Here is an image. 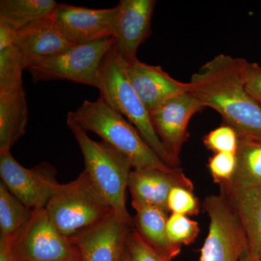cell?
<instances>
[{
    "instance_id": "6da1fadb",
    "label": "cell",
    "mask_w": 261,
    "mask_h": 261,
    "mask_svg": "<svg viewBox=\"0 0 261 261\" xmlns=\"http://www.w3.org/2000/svg\"><path fill=\"white\" fill-rule=\"evenodd\" d=\"M240 60L214 57L192 75L190 92L204 108L217 111L240 138L261 141V106L245 87Z\"/></svg>"
},
{
    "instance_id": "7a4b0ae2",
    "label": "cell",
    "mask_w": 261,
    "mask_h": 261,
    "mask_svg": "<svg viewBox=\"0 0 261 261\" xmlns=\"http://www.w3.org/2000/svg\"><path fill=\"white\" fill-rule=\"evenodd\" d=\"M67 118L75 122L82 129L94 132L102 141L126 155L133 169H156L176 172L161 159L145 142L140 132L126 118L110 107L102 97L97 100H84Z\"/></svg>"
},
{
    "instance_id": "3957f363",
    "label": "cell",
    "mask_w": 261,
    "mask_h": 261,
    "mask_svg": "<svg viewBox=\"0 0 261 261\" xmlns=\"http://www.w3.org/2000/svg\"><path fill=\"white\" fill-rule=\"evenodd\" d=\"M66 122L83 154L84 171L115 214L133 226V218L126 207V190L133 168L129 160L107 142L92 140L87 132L69 118Z\"/></svg>"
},
{
    "instance_id": "277c9868",
    "label": "cell",
    "mask_w": 261,
    "mask_h": 261,
    "mask_svg": "<svg viewBox=\"0 0 261 261\" xmlns=\"http://www.w3.org/2000/svg\"><path fill=\"white\" fill-rule=\"evenodd\" d=\"M97 88L108 106L126 118L161 159L173 167L169 155L154 130L150 113L128 80L125 62L113 47L106 55L99 68Z\"/></svg>"
},
{
    "instance_id": "5b68a950",
    "label": "cell",
    "mask_w": 261,
    "mask_h": 261,
    "mask_svg": "<svg viewBox=\"0 0 261 261\" xmlns=\"http://www.w3.org/2000/svg\"><path fill=\"white\" fill-rule=\"evenodd\" d=\"M55 227L67 238L92 227L113 211L85 171L61 184L45 207Z\"/></svg>"
},
{
    "instance_id": "8992f818",
    "label": "cell",
    "mask_w": 261,
    "mask_h": 261,
    "mask_svg": "<svg viewBox=\"0 0 261 261\" xmlns=\"http://www.w3.org/2000/svg\"><path fill=\"white\" fill-rule=\"evenodd\" d=\"M113 44V37L75 44L25 70L34 82L67 80L97 88L99 68Z\"/></svg>"
},
{
    "instance_id": "52a82bcc",
    "label": "cell",
    "mask_w": 261,
    "mask_h": 261,
    "mask_svg": "<svg viewBox=\"0 0 261 261\" xmlns=\"http://www.w3.org/2000/svg\"><path fill=\"white\" fill-rule=\"evenodd\" d=\"M203 207L210 219L200 261H242L248 244L241 223L224 194L206 197Z\"/></svg>"
},
{
    "instance_id": "ba28073f",
    "label": "cell",
    "mask_w": 261,
    "mask_h": 261,
    "mask_svg": "<svg viewBox=\"0 0 261 261\" xmlns=\"http://www.w3.org/2000/svg\"><path fill=\"white\" fill-rule=\"evenodd\" d=\"M13 251L16 261H81L77 245L55 227L45 208L33 211L13 240Z\"/></svg>"
},
{
    "instance_id": "9c48e42d",
    "label": "cell",
    "mask_w": 261,
    "mask_h": 261,
    "mask_svg": "<svg viewBox=\"0 0 261 261\" xmlns=\"http://www.w3.org/2000/svg\"><path fill=\"white\" fill-rule=\"evenodd\" d=\"M0 177L7 189L32 210L45 208L61 185L55 166L42 162L32 168L23 167L10 150L0 152Z\"/></svg>"
},
{
    "instance_id": "30bf717a",
    "label": "cell",
    "mask_w": 261,
    "mask_h": 261,
    "mask_svg": "<svg viewBox=\"0 0 261 261\" xmlns=\"http://www.w3.org/2000/svg\"><path fill=\"white\" fill-rule=\"evenodd\" d=\"M204 108L189 91L171 98L149 113L154 130L169 155L173 167L178 168L182 147L190 135L188 126L190 120Z\"/></svg>"
},
{
    "instance_id": "8fae6325",
    "label": "cell",
    "mask_w": 261,
    "mask_h": 261,
    "mask_svg": "<svg viewBox=\"0 0 261 261\" xmlns=\"http://www.w3.org/2000/svg\"><path fill=\"white\" fill-rule=\"evenodd\" d=\"M156 2L154 0H121L112 37L115 50L126 63L138 60L137 51L151 34V20Z\"/></svg>"
},
{
    "instance_id": "7c38bea8",
    "label": "cell",
    "mask_w": 261,
    "mask_h": 261,
    "mask_svg": "<svg viewBox=\"0 0 261 261\" xmlns=\"http://www.w3.org/2000/svg\"><path fill=\"white\" fill-rule=\"evenodd\" d=\"M117 10L58 3L49 17L70 42L81 44L112 37Z\"/></svg>"
},
{
    "instance_id": "4fadbf2b",
    "label": "cell",
    "mask_w": 261,
    "mask_h": 261,
    "mask_svg": "<svg viewBox=\"0 0 261 261\" xmlns=\"http://www.w3.org/2000/svg\"><path fill=\"white\" fill-rule=\"evenodd\" d=\"M132 228L113 211L100 222L70 238L78 247L81 261H121Z\"/></svg>"
},
{
    "instance_id": "5bb4252c",
    "label": "cell",
    "mask_w": 261,
    "mask_h": 261,
    "mask_svg": "<svg viewBox=\"0 0 261 261\" xmlns=\"http://www.w3.org/2000/svg\"><path fill=\"white\" fill-rule=\"evenodd\" d=\"M128 80L149 112L171 98L190 91V84L172 78L161 66L147 65L137 60L125 63Z\"/></svg>"
},
{
    "instance_id": "9a60e30c",
    "label": "cell",
    "mask_w": 261,
    "mask_h": 261,
    "mask_svg": "<svg viewBox=\"0 0 261 261\" xmlns=\"http://www.w3.org/2000/svg\"><path fill=\"white\" fill-rule=\"evenodd\" d=\"M177 186L194 190L193 183L181 169L176 172L133 169L130 171L128 185L132 207L152 206L168 213V195L173 187Z\"/></svg>"
},
{
    "instance_id": "2e32d148",
    "label": "cell",
    "mask_w": 261,
    "mask_h": 261,
    "mask_svg": "<svg viewBox=\"0 0 261 261\" xmlns=\"http://www.w3.org/2000/svg\"><path fill=\"white\" fill-rule=\"evenodd\" d=\"M18 32L15 47L23 57L25 69L75 45L63 35L49 16L36 20Z\"/></svg>"
},
{
    "instance_id": "e0dca14e",
    "label": "cell",
    "mask_w": 261,
    "mask_h": 261,
    "mask_svg": "<svg viewBox=\"0 0 261 261\" xmlns=\"http://www.w3.org/2000/svg\"><path fill=\"white\" fill-rule=\"evenodd\" d=\"M221 192L227 198L241 223L249 252L261 261V187L242 190H224Z\"/></svg>"
},
{
    "instance_id": "ac0fdd59",
    "label": "cell",
    "mask_w": 261,
    "mask_h": 261,
    "mask_svg": "<svg viewBox=\"0 0 261 261\" xmlns=\"http://www.w3.org/2000/svg\"><path fill=\"white\" fill-rule=\"evenodd\" d=\"M28 116L23 87L0 91V152L10 150L25 135Z\"/></svg>"
},
{
    "instance_id": "d6986e66",
    "label": "cell",
    "mask_w": 261,
    "mask_h": 261,
    "mask_svg": "<svg viewBox=\"0 0 261 261\" xmlns=\"http://www.w3.org/2000/svg\"><path fill=\"white\" fill-rule=\"evenodd\" d=\"M134 209L136 212L134 225L145 241L170 260L177 256L181 247L173 245L168 238V212L152 206H140Z\"/></svg>"
},
{
    "instance_id": "ffe728a7",
    "label": "cell",
    "mask_w": 261,
    "mask_h": 261,
    "mask_svg": "<svg viewBox=\"0 0 261 261\" xmlns=\"http://www.w3.org/2000/svg\"><path fill=\"white\" fill-rule=\"evenodd\" d=\"M238 166L231 181L221 185L224 190H242L261 187V141L240 138Z\"/></svg>"
},
{
    "instance_id": "44dd1931",
    "label": "cell",
    "mask_w": 261,
    "mask_h": 261,
    "mask_svg": "<svg viewBox=\"0 0 261 261\" xmlns=\"http://www.w3.org/2000/svg\"><path fill=\"white\" fill-rule=\"evenodd\" d=\"M58 4L54 0H1L0 22L18 31L36 20L49 17Z\"/></svg>"
},
{
    "instance_id": "7402d4cb",
    "label": "cell",
    "mask_w": 261,
    "mask_h": 261,
    "mask_svg": "<svg viewBox=\"0 0 261 261\" xmlns=\"http://www.w3.org/2000/svg\"><path fill=\"white\" fill-rule=\"evenodd\" d=\"M33 211L0 183V238L14 240L29 222Z\"/></svg>"
},
{
    "instance_id": "603a6c76",
    "label": "cell",
    "mask_w": 261,
    "mask_h": 261,
    "mask_svg": "<svg viewBox=\"0 0 261 261\" xmlns=\"http://www.w3.org/2000/svg\"><path fill=\"white\" fill-rule=\"evenodd\" d=\"M25 70L23 57L16 47L0 51V91L23 87L22 74Z\"/></svg>"
},
{
    "instance_id": "cb8c5ba5",
    "label": "cell",
    "mask_w": 261,
    "mask_h": 261,
    "mask_svg": "<svg viewBox=\"0 0 261 261\" xmlns=\"http://www.w3.org/2000/svg\"><path fill=\"white\" fill-rule=\"evenodd\" d=\"M166 228L170 241L181 247L194 243L200 233L197 221L180 214H172L168 218Z\"/></svg>"
},
{
    "instance_id": "d4e9b609",
    "label": "cell",
    "mask_w": 261,
    "mask_h": 261,
    "mask_svg": "<svg viewBox=\"0 0 261 261\" xmlns=\"http://www.w3.org/2000/svg\"><path fill=\"white\" fill-rule=\"evenodd\" d=\"M203 144L206 148L214 154L219 152H231L237 154L240 137L232 127L223 124L211 130L203 137Z\"/></svg>"
},
{
    "instance_id": "484cf974",
    "label": "cell",
    "mask_w": 261,
    "mask_h": 261,
    "mask_svg": "<svg viewBox=\"0 0 261 261\" xmlns=\"http://www.w3.org/2000/svg\"><path fill=\"white\" fill-rule=\"evenodd\" d=\"M200 204L193 193L187 187H173L168 198V209L173 214L197 216L200 212Z\"/></svg>"
},
{
    "instance_id": "4316f807",
    "label": "cell",
    "mask_w": 261,
    "mask_h": 261,
    "mask_svg": "<svg viewBox=\"0 0 261 261\" xmlns=\"http://www.w3.org/2000/svg\"><path fill=\"white\" fill-rule=\"evenodd\" d=\"M126 248L130 261H172L154 250L136 228L128 231Z\"/></svg>"
},
{
    "instance_id": "83f0119b",
    "label": "cell",
    "mask_w": 261,
    "mask_h": 261,
    "mask_svg": "<svg viewBox=\"0 0 261 261\" xmlns=\"http://www.w3.org/2000/svg\"><path fill=\"white\" fill-rule=\"evenodd\" d=\"M238 166V156L231 152H219L211 156L207 168L215 183L220 186L231 181Z\"/></svg>"
},
{
    "instance_id": "f1b7e54d",
    "label": "cell",
    "mask_w": 261,
    "mask_h": 261,
    "mask_svg": "<svg viewBox=\"0 0 261 261\" xmlns=\"http://www.w3.org/2000/svg\"><path fill=\"white\" fill-rule=\"evenodd\" d=\"M240 68L245 87L261 106V65L241 58Z\"/></svg>"
},
{
    "instance_id": "f546056e",
    "label": "cell",
    "mask_w": 261,
    "mask_h": 261,
    "mask_svg": "<svg viewBox=\"0 0 261 261\" xmlns=\"http://www.w3.org/2000/svg\"><path fill=\"white\" fill-rule=\"evenodd\" d=\"M18 35V30L9 24L0 22V51L14 47Z\"/></svg>"
},
{
    "instance_id": "4dcf8cb0",
    "label": "cell",
    "mask_w": 261,
    "mask_h": 261,
    "mask_svg": "<svg viewBox=\"0 0 261 261\" xmlns=\"http://www.w3.org/2000/svg\"><path fill=\"white\" fill-rule=\"evenodd\" d=\"M13 239L0 238V261H16Z\"/></svg>"
},
{
    "instance_id": "1f68e13d",
    "label": "cell",
    "mask_w": 261,
    "mask_h": 261,
    "mask_svg": "<svg viewBox=\"0 0 261 261\" xmlns=\"http://www.w3.org/2000/svg\"><path fill=\"white\" fill-rule=\"evenodd\" d=\"M242 261H260L258 259H257L256 257L253 256L250 252L247 251L245 252V255L243 257V260Z\"/></svg>"
},
{
    "instance_id": "d6a6232c",
    "label": "cell",
    "mask_w": 261,
    "mask_h": 261,
    "mask_svg": "<svg viewBox=\"0 0 261 261\" xmlns=\"http://www.w3.org/2000/svg\"><path fill=\"white\" fill-rule=\"evenodd\" d=\"M121 261H130L129 256H128V252H127L126 248L125 250L124 253H123V257H122Z\"/></svg>"
}]
</instances>
